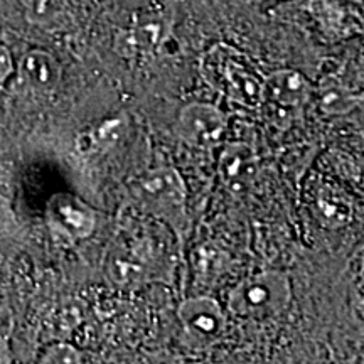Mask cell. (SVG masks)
Here are the masks:
<instances>
[{
  "label": "cell",
  "mask_w": 364,
  "mask_h": 364,
  "mask_svg": "<svg viewBox=\"0 0 364 364\" xmlns=\"http://www.w3.org/2000/svg\"><path fill=\"white\" fill-rule=\"evenodd\" d=\"M199 71L203 80L230 102L248 110L262 107L267 76L235 46L213 44L201 56Z\"/></svg>",
  "instance_id": "cell-1"
},
{
  "label": "cell",
  "mask_w": 364,
  "mask_h": 364,
  "mask_svg": "<svg viewBox=\"0 0 364 364\" xmlns=\"http://www.w3.org/2000/svg\"><path fill=\"white\" fill-rule=\"evenodd\" d=\"M292 300V287L279 272H262L247 277L228 295V309L250 321H268L280 316Z\"/></svg>",
  "instance_id": "cell-2"
},
{
  "label": "cell",
  "mask_w": 364,
  "mask_h": 364,
  "mask_svg": "<svg viewBox=\"0 0 364 364\" xmlns=\"http://www.w3.org/2000/svg\"><path fill=\"white\" fill-rule=\"evenodd\" d=\"M86 11V0H0V21L17 22L44 34L78 29Z\"/></svg>",
  "instance_id": "cell-3"
},
{
  "label": "cell",
  "mask_w": 364,
  "mask_h": 364,
  "mask_svg": "<svg viewBox=\"0 0 364 364\" xmlns=\"http://www.w3.org/2000/svg\"><path fill=\"white\" fill-rule=\"evenodd\" d=\"M174 14L171 7L142 12L115 36V51L122 58L142 59L157 54L171 39Z\"/></svg>",
  "instance_id": "cell-4"
},
{
  "label": "cell",
  "mask_w": 364,
  "mask_h": 364,
  "mask_svg": "<svg viewBox=\"0 0 364 364\" xmlns=\"http://www.w3.org/2000/svg\"><path fill=\"white\" fill-rule=\"evenodd\" d=\"M299 7L332 43L364 33V0H299Z\"/></svg>",
  "instance_id": "cell-5"
},
{
  "label": "cell",
  "mask_w": 364,
  "mask_h": 364,
  "mask_svg": "<svg viewBox=\"0 0 364 364\" xmlns=\"http://www.w3.org/2000/svg\"><path fill=\"white\" fill-rule=\"evenodd\" d=\"M63 68L53 53L43 48L26 49L17 56L12 83L16 93L48 97L61 83Z\"/></svg>",
  "instance_id": "cell-6"
},
{
  "label": "cell",
  "mask_w": 364,
  "mask_h": 364,
  "mask_svg": "<svg viewBox=\"0 0 364 364\" xmlns=\"http://www.w3.org/2000/svg\"><path fill=\"white\" fill-rule=\"evenodd\" d=\"M226 117L211 103L196 102L179 112L176 132L184 144L193 149L209 150L223 142L226 132Z\"/></svg>",
  "instance_id": "cell-7"
},
{
  "label": "cell",
  "mask_w": 364,
  "mask_h": 364,
  "mask_svg": "<svg viewBox=\"0 0 364 364\" xmlns=\"http://www.w3.org/2000/svg\"><path fill=\"white\" fill-rule=\"evenodd\" d=\"M135 198L144 206L156 209L157 213H171L184 208L186 186L179 172L172 167H159L132 181Z\"/></svg>",
  "instance_id": "cell-8"
},
{
  "label": "cell",
  "mask_w": 364,
  "mask_h": 364,
  "mask_svg": "<svg viewBox=\"0 0 364 364\" xmlns=\"http://www.w3.org/2000/svg\"><path fill=\"white\" fill-rule=\"evenodd\" d=\"M311 97V85L302 73L295 70L273 71L265 78L263 105L277 115H294Z\"/></svg>",
  "instance_id": "cell-9"
},
{
  "label": "cell",
  "mask_w": 364,
  "mask_h": 364,
  "mask_svg": "<svg viewBox=\"0 0 364 364\" xmlns=\"http://www.w3.org/2000/svg\"><path fill=\"white\" fill-rule=\"evenodd\" d=\"M48 221L54 231L71 240H85L97 228V215L71 194H56L48 203Z\"/></svg>",
  "instance_id": "cell-10"
},
{
  "label": "cell",
  "mask_w": 364,
  "mask_h": 364,
  "mask_svg": "<svg viewBox=\"0 0 364 364\" xmlns=\"http://www.w3.org/2000/svg\"><path fill=\"white\" fill-rule=\"evenodd\" d=\"M179 318L191 338L203 344L216 343L226 329V317L221 306L215 299L204 295L182 302Z\"/></svg>",
  "instance_id": "cell-11"
},
{
  "label": "cell",
  "mask_w": 364,
  "mask_h": 364,
  "mask_svg": "<svg viewBox=\"0 0 364 364\" xmlns=\"http://www.w3.org/2000/svg\"><path fill=\"white\" fill-rule=\"evenodd\" d=\"M257 154L250 145L241 142L225 145L220 156L218 171H220L221 179L228 189L235 191V193L247 189L257 174Z\"/></svg>",
  "instance_id": "cell-12"
},
{
  "label": "cell",
  "mask_w": 364,
  "mask_h": 364,
  "mask_svg": "<svg viewBox=\"0 0 364 364\" xmlns=\"http://www.w3.org/2000/svg\"><path fill=\"white\" fill-rule=\"evenodd\" d=\"M317 98L326 115H344L361 102L363 91L339 75H331L318 85Z\"/></svg>",
  "instance_id": "cell-13"
},
{
  "label": "cell",
  "mask_w": 364,
  "mask_h": 364,
  "mask_svg": "<svg viewBox=\"0 0 364 364\" xmlns=\"http://www.w3.org/2000/svg\"><path fill=\"white\" fill-rule=\"evenodd\" d=\"M125 132L124 118H108L83 132L76 140V147L83 154H98L117 145Z\"/></svg>",
  "instance_id": "cell-14"
},
{
  "label": "cell",
  "mask_w": 364,
  "mask_h": 364,
  "mask_svg": "<svg viewBox=\"0 0 364 364\" xmlns=\"http://www.w3.org/2000/svg\"><path fill=\"white\" fill-rule=\"evenodd\" d=\"M316 208L318 216L326 225L339 226L351 220V201L346 198L344 193H341L338 188H332V186H324L318 191Z\"/></svg>",
  "instance_id": "cell-15"
},
{
  "label": "cell",
  "mask_w": 364,
  "mask_h": 364,
  "mask_svg": "<svg viewBox=\"0 0 364 364\" xmlns=\"http://www.w3.org/2000/svg\"><path fill=\"white\" fill-rule=\"evenodd\" d=\"M16 65L17 58L11 44L0 38V88L7 86L9 81L12 80L14 73H16Z\"/></svg>",
  "instance_id": "cell-16"
},
{
  "label": "cell",
  "mask_w": 364,
  "mask_h": 364,
  "mask_svg": "<svg viewBox=\"0 0 364 364\" xmlns=\"http://www.w3.org/2000/svg\"><path fill=\"white\" fill-rule=\"evenodd\" d=\"M41 363H80V353L70 344H56L46 349Z\"/></svg>",
  "instance_id": "cell-17"
},
{
  "label": "cell",
  "mask_w": 364,
  "mask_h": 364,
  "mask_svg": "<svg viewBox=\"0 0 364 364\" xmlns=\"http://www.w3.org/2000/svg\"><path fill=\"white\" fill-rule=\"evenodd\" d=\"M14 332V314L6 304H0V348L9 343Z\"/></svg>",
  "instance_id": "cell-18"
},
{
  "label": "cell",
  "mask_w": 364,
  "mask_h": 364,
  "mask_svg": "<svg viewBox=\"0 0 364 364\" xmlns=\"http://www.w3.org/2000/svg\"><path fill=\"white\" fill-rule=\"evenodd\" d=\"M6 225V208H4L2 199H0V228H4Z\"/></svg>",
  "instance_id": "cell-19"
}]
</instances>
